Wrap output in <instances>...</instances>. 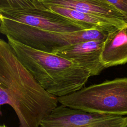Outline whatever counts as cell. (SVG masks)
I'll use <instances>...</instances> for the list:
<instances>
[{"mask_svg": "<svg viewBox=\"0 0 127 127\" xmlns=\"http://www.w3.org/2000/svg\"><path fill=\"white\" fill-rule=\"evenodd\" d=\"M58 97L48 92L19 60L8 42L0 40V104L8 105L19 127H40L58 106Z\"/></svg>", "mask_w": 127, "mask_h": 127, "instance_id": "6da1fadb", "label": "cell"}, {"mask_svg": "<svg viewBox=\"0 0 127 127\" xmlns=\"http://www.w3.org/2000/svg\"><path fill=\"white\" fill-rule=\"evenodd\" d=\"M6 37L22 64L44 89L57 97L80 90L91 76L88 72L70 60Z\"/></svg>", "mask_w": 127, "mask_h": 127, "instance_id": "7a4b0ae2", "label": "cell"}, {"mask_svg": "<svg viewBox=\"0 0 127 127\" xmlns=\"http://www.w3.org/2000/svg\"><path fill=\"white\" fill-rule=\"evenodd\" d=\"M63 105L90 113L127 115V77L84 87L65 96L58 97Z\"/></svg>", "mask_w": 127, "mask_h": 127, "instance_id": "3957f363", "label": "cell"}, {"mask_svg": "<svg viewBox=\"0 0 127 127\" xmlns=\"http://www.w3.org/2000/svg\"><path fill=\"white\" fill-rule=\"evenodd\" d=\"M0 32L38 50L54 54L58 49L90 40H105L108 32L97 28L70 32H56L33 28L0 16Z\"/></svg>", "mask_w": 127, "mask_h": 127, "instance_id": "277c9868", "label": "cell"}, {"mask_svg": "<svg viewBox=\"0 0 127 127\" xmlns=\"http://www.w3.org/2000/svg\"><path fill=\"white\" fill-rule=\"evenodd\" d=\"M0 16L33 28L50 31L64 33L88 30L84 25L46 7L28 9L0 8Z\"/></svg>", "mask_w": 127, "mask_h": 127, "instance_id": "5b68a950", "label": "cell"}, {"mask_svg": "<svg viewBox=\"0 0 127 127\" xmlns=\"http://www.w3.org/2000/svg\"><path fill=\"white\" fill-rule=\"evenodd\" d=\"M105 40L82 41L60 48L54 54L77 64L91 76L98 75L105 68L101 59Z\"/></svg>", "mask_w": 127, "mask_h": 127, "instance_id": "8992f818", "label": "cell"}, {"mask_svg": "<svg viewBox=\"0 0 127 127\" xmlns=\"http://www.w3.org/2000/svg\"><path fill=\"white\" fill-rule=\"evenodd\" d=\"M47 7L57 6L109 20L119 28L127 25V16L106 0H39Z\"/></svg>", "mask_w": 127, "mask_h": 127, "instance_id": "52a82bcc", "label": "cell"}, {"mask_svg": "<svg viewBox=\"0 0 127 127\" xmlns=\"http://www.w3.org/2000/svg\"><path fill=\"white\" fill-rule=\"evenodd\" d=\"M108 115L88 112L61 104L42 120L40 127H84Z\"/></svg>", "mask_w": 127, "mask_h": 127, "instance_id": "ba28073f", "label": "cell"}, {"mask_svg": "<svg viewBox=\"0 0 127 127\" xmlns=\"http://www.w3.org/2000/svg\"><path fill=\"white\" fill-rule=\"evenodd\" d=\"M101 59L105 68L127 63V25L109 33Z\"/></svg>", "mask_w": 127, "mask_h": 127, "instance_id": "9c48e42d", "label": "cell"}, {"mask_svg": "<svg viewBox=\"0 0 127 127\" xmlns=\"http://www.w3.org/2000/svg\"><path fill=\"white\" fill-rule=\"evenodd\" d=\"M48 9L84 25L87 29L97 28L108 33L120 28L114 22L98 16L62 6H50Z\"/></svg>", "mask_w": 127, "mask_h": 127, "instance_id": "30bf717a", "label": "cell"}, {"mask_svg": "<svg viewBox=\"0 0 127 127\" xmlns=\"http://www.w3.org/2000/svg\"><path fill=\"white\" fill-rule=\"evenodd\" d=\"M44 7L39 0H0V8L28 9Z\"/></svg>", "mask_w": 127, "mask_h": 127, "instance_id": "8fae6325", "label": "cell"}, {"mask_svg": "<svg viewBox=\"0 0 127 127\" xmlns=\"http://www.w3.org/2000/svg\"><path fill=\"white\" fill-rule=\"evenodd\" d=\"M84 127H127V115H108L106 117Z\"/></svg>", "mask_w": 127, "mask_h": 127, "instance_id": "7c38bea8", "label": "cell"}, {"mask_svg": "<svg viewBox=\"0 0 127 127\" xmlns=\"http://www.w3.org/2000/svg\"><path fill=\"white\" fill-rule=\"evenodd\" d=\"M127 16V0H106Z\"/></svg>", "mask_w": 127, "mask_h": 127, "instance_id": "4fadbf2b", "label": "cell"}, {"mask_svg": "<svg viewBox=\"0 0 127 127\" xmlns=\"http://www.w3.org/2000/svg\"><path fill=\"white\" fill-rule=\"evenodd\" d=\"M0 127H7L5 125H1Z\"/></svg>", "mask_w": 127, "mask_h": 127, "instance_id": "5bb4252c", "label": "cell"}]
</instances>
